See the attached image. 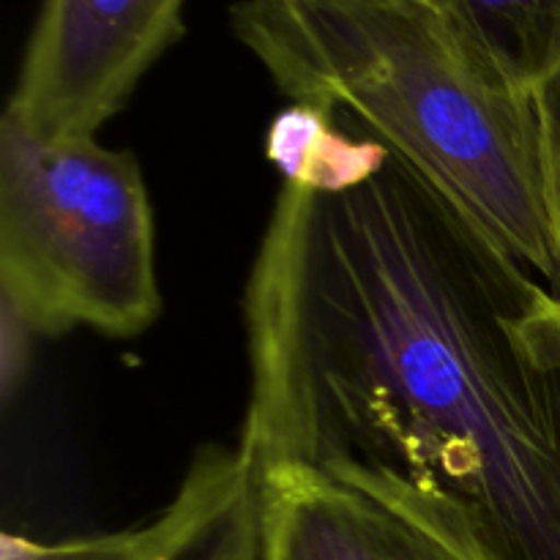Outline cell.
Here are the masks:
<instances>
[{
    "label": "cell",
    "mask_w": 560,
    "mask_h": 560,
    "mask_svg": "<svg viewBox=\"0 0 560 560\" xmlns=\"http://www.w3.org/2000/svg\"><path fill=\"white\" fill-rule=\"evenodd\" d=\"M230 22L290 104L381 140L560 293L528 88L419 0H238Z\"/></svg>",
    "instance_id": "obj_2"
},
{
    "label": "cell",
    "mask_w": 560,
    "mask_h": 560,
    "mask_svg": "<svg viewBox=\"0 0 560 560\" xmlns=\"http://www.w3.org/2000/svg\"><path fill=\"white\" fill-rule=\"evenodd\" d=\"M534 96L536 126L541 137V159H545L547 202H550L552 230L560 255V69L530 91Z\"/></svg>",
    "instance_id": "obj_9"
},
{
    "label": "cell",
    "mask_w": 560,
    "mask_h": 560,
    "mask_svg": "<svg viewBox=\"0 0 560 560\" xmlns=\"http://www.w3.org/2000/svg\"><path fill=\"white\" fill-rule=\"evenodd\" d=\"M0 301L36 334L135 337L162 310L153 213L135 156L96 137L0 124Z\"/></svg>",
    "instance_id": "obj_3"
},
{
    "label": "cell",
    "mask_w": 560,
    "mask_h": 560,
    "mask_svg": "<svg viewBox=\"0 0 560 560\" xmlns=\"http://www.w3.org/2000/svg\"><path fill=\"white\" fill-rule=\"evenodd\" d=\"M186 0H42L5 113L47 140L93 137L184 36Z\"/></svg>",
    "instance_id": "obj_4"
},
{
    "label": "cell",
    "mask_w": 560,
    "mask_h": 560,
    "mask_svg": "<svg viewBox=\"0 0 560 560\" xmlns=\"http://www.w3.org/2000/svg\"><path fill=\"white\" fill-rule=\"evenodd\" d=\"M33 334L36 331L16 315L14 306L0 301V392L5 405L11 402L27 372Z\"/></svg>",
    "instance_id": "obj_10"
},
{
    "label": "cell",
    "mask_w": 560,
    "mask_h": 560,
    "mask_svg": "<svg viewBox=\"0 0 560 560\" xmlns=\"http://www.w3.org/2000/svg\"><path fill=\"white\" fill-rule=\"evenodd\" d=\"M402 156L284 184L246 284L252 470L375 498L465 560H560V293Z\"/></svg>",
    "instance_id": "obj_1"
},
{
    "label": "cell",
    "mask_w": 560,
    "mask_h": 560,
    "mask_svg": "<svg viewBox=\"0 0 560 560\" xmlns=\"http://www.w3.org/2000/svg\"><path fill=\"white\" fill-rule=\"evenodd\" d=\"M260 560H465L375 498L295 465L252 470Z\"/></svg>",
    "instance_id": "obj_5"
},
{
    "label": "cell",
    "mask_w": 560,
    "mask_h": 560,
    "mask_svg": "<svg viewBox=\"0 0 560 560\" xmlns=\"http://www.w3.org/2000/svg\"><path fill=\"white\" fill-rule=\"evenodd\" d=\"M485 63L534 91L560 69V0H419Z\"/></svg>",
    "instance_id": "obj_7"
},
{
    "label": "cell",
    "mask_w": 560,
    "mask_h": 560,
    "mask_svg": "<svg viewBox=\"0 0 560 560\" xmlns=\"http://www.w3.org/2000/svg\"><path fill=\"white\" fill-rule=\"evenodd\" d=\"M249 485L252 468L241 448H206L186 470L173 501L142 523L60 541L3 534L0 560H189Z\"/></svg>",
    "instance_id": "obj_6"
},
{
    "label": "cell",
    "mask_w": 560,
    "mask_h": 560,
    "mask_svg": "<svg viewBox=\"0 0 560 560\" xmlns=\"http://www.w3.org/2000/svg\"><path fill=\"white\" fill-rule=\"evenodd\" d=\"M189 560H260V517H257L255 476L233 512L191 552Z\"/></svg>",
    "instance_id": "obj_8"
}]
</instances>
